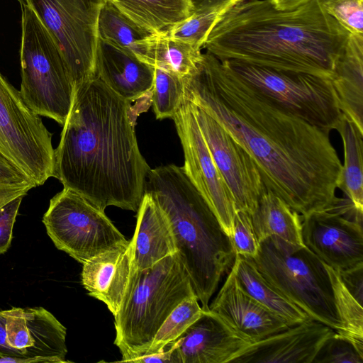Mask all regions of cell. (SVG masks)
Here are the masks:
<instances>
[{
  "instance_id": "14",
  "label": "cell",
  "mask_w": 363,
  "mask_h": 363,
  "mask_svg": "<svg viewBox=\"0 0 363 363\" xmlns=\"http://www.w3.org/2000/svg\"><path fill=\"white\" fill-rule=\"evenodd\" d=\"M191 104L213 161L233 196L236 211L252 215L266 189L256 164L217 121Z\"/></svg>"
},
{
  "instance_id": "31",
  "label": "cell",
  "mask_w": 363,
  "mask_h": 363,
  "mask_svg": "<svg viewBox=\"0 0 363 363\" xmlns=\"http://www.w3.org/2000/svg\"><path fill=\"white\" fill-rule=\"evenodd\" d=\"M150 99L156 118H172L184 101L183 78L159 67H155Z\"/></svg>"
},
{
  "instance_id": "32",
  "label": "cell",
  "mask_w": 363,
  "mask_h": 363,
  "mask_svg": "<svg viewBox=\"0 0 363 363\" xmlns=\"http://www.w3.org/2000/svg\"><path fill=\"white\" fill-rule=\"evenodd\" d=\"M221 11L194 13L165 32V34L169 38L202 49L211 28Z\"/></svg>"
},
{
  "instance_id": "18",
  "label": "cell",
  "mask_w": 363,
  "mask_h": 363,
  "mask_svg": "<svg viewBox=\"0 0 363 363\" xmlns=\"http://www.w3.org/2000/svg\"><path fill=\"white\" fill-rule=\"evenodd\" d=\"M136 269L130 240L84 263L82 284L89 295L104 303L114 316L129 295Z\"/></svg>"
},
{
  "instance_id": "38",
  "label": "cell",
  "mask_w": 363,
  "mask_h": 363,
  "mask_svg": "<svg viewBox=\"0 0 363 363\" xmlns=\"http://www.w3.org/2000/svg\"><path fill=\"white\" fill-rule=\"evenodd\" d=\"M21 184L35 185L23 172L0 153V185Z\"/></svg>"
},
{
  "instance_id": "42",
  "label": "cell",
  "mask_w": 363,
  "mask_h": 363,
  "mask_svg": "<svg viewBox=\"0 0 363 363\" xmlns=\"http://www.w3.org/2000/svg\"><path fill=\"white\" fill-rule=\"evenodd\" d=\"M0 357L26 359L18 350L10 347L6 342V318L0 309ZM28 362L30 361L27 359Z\"/></svg>"
},
{
  "instance_id": "3",
  "label": "cell",
  "mask_w": 363,
  "mask_h": 363,
  "mask_svg": "<svg viewBox=\"0 0 363 363\" xmlns=\"http://www.w3.org/2000/svg\"><path fill=\"white\" fill-rule=\"evenodd\" d=\"M349 34L320 0L292 10L245 0L220 13L203 48L220 61L332 79Z\"/></svg>"
},
{
  "instance_id": "34",
  "label": "cell",
  "mask_w": 363,
  "mask_h": 363,
  "mask_svg": "<svg viewBox=\"0 0 363 363\" xmlns=\"http://www.w3.org/2000/svg\"><path fill=\"white\" fill-rule=\"evenodd\" d=\"M326 11L350 33L363 34V0H320Z\"/></svg>"
},
{
  "instance_id": "23",
  "label": "cell",
  "mask_w": 363,
  "mask_h": 363,
  "mask_svg": "<svg viewBox=\"0 0 363 363\" xmlns=\"http://www.w3.org/2000/svg\"><path fill=\"white\" fill-rule=\"evenodd\" d=\"M251 218L259 242L276 236L294 245H303L299 213L271 190L263 192Z\"/></svg>"
},
{
  "instance_id": "30",
  "label": "cell",
  "mask_w": 363,
  "mask_h": 363,
  "mask_svg": "<svg viewBox=\"0 0 363 363\" xmlns=\"http://www.w3.org/2000/svg\"><path fill=\"white\" fill-rule=\"evenodd\" d=\"M202 312L196 294L184 298L164 320L144 355L157 353L176 341Z\"/></svg>"
},
{
  "instance_id": "37",
  "label": "cell",
  "mask_w": 363,
  "mask_h": 363,
  "mask_svg": "<svg viewBox=\"0 0 363 363\" xmlns=\"http://www.w3.org/2000/svg\"><path fill=\"white\" fill-rule=\"evenodd\" d=\"M338 272V271H337ZM340 279L357 301L362 305L363 301V264L338 272Z\"/></svg>"
},
{
  "instance_id": "43",
  "label": "cell",
  "mask_w": 363,
  "mask_h": 363,
  "mask_svg": "<svg viewBox=\"0 0 363 363\" xmlns=\"http://www.w3.org/2000/svg\"><path fill=\"white\" fill-rule=\"evenodd\" d=\"M274 7L279 10H292L311 0H271Z\"/></svg>"
},
{
  "instance_id": "28",
  "label": "cell",
  "mask_w": 363,
  "mask_h": 363,
  "mask_svg": "<svg viewBox=\"0 0 363 363\" xmlns=\"http://www.w3.org/2000/svg\"><path fill=\"white\" fill-rule=\"evenodd\" d=\"M152 34L133 22L110 2L106 1L99 17V38L137 55L138 43Z\"/></svg>"
},
{
  "instance_id": "8",
  "label": "cell",
  "mask_w": 363,
  "mask_h": 363,
  "mask_svg": "<svg viewBox=\"0 0 363 363\" xmlns=\"http://www.w3.org/2000/svg\"><path fill=\"white\" fill-rule=\"evenodd\" d=\"M245 82L287 111L328 132L342 112L330 79L222 61Z\"/></svg>"
},
{
  "instance_id": "22",
  "label": "cell",
  "mask_w": 363,
  "mask_h": 363,
  "mask_svg": "<svg viewBox=\"0 0 363 363\" xmlns=\"http://www.w3.org/2000/svg\"><path fill=\"white\" fill-rule=\"evenodd\" d=\"M331 82L342 113L363 133V34H349Z\"/></svg>"
},
{
  "instance_id": "19",
  "label": "cell",
  "mask_w": 363,
  "mask_h": 363,
  "mask_svg": "<svg viewBox=\"0 0 363 363\" xmlns=\"http://www.w3.org/2000/svg\"><path fill=\"white\" fill-rule=\"evenodd\" d=\"M174 342L181 363H231L251 345L210 310Z\"/></svg>"
},
{
  "instance_id": "21",
  "label": "cell",
  "mask_w": 363,
  "mask_h": 363,
  "mask_svg": "<svg viewBox=\"0 0 363 363\" xmlns=\"http://www.w3.org/2000/svg\"><path fill=\"white\" fill-rule=\"evenodd\" d=\"M133 242V263L137 269L150 268L177 252L173 229L165 212L147 193L137 211Z\"/></svg>"
},
{
  "instance_id": "6",
  "label": "cell",
  "mask_w": 363,
  "mask_h": 363,
  "mask_svg": "<svg viewBox=\"0 0 363 363\" xmlns=\"http://www.w3.org/2000/svg\"><path fill=\"white\" fill-rule=\"evenodd\" d=\"M248 258L270 286L310 318L342 332L324 263L306 245L271 236L259 242L254 257Z\"/></svg>"
},
{
  "instance_id": "12",
  "label": "cell",
  "mask_w": 363,
  "mask_h": 363,
  "mask_svg": "<svg viewBox=\"0 0 363 363\" xmlns=\"http://www.w3.org/2000/svg\"><path fill=\"white\" fill-rule=\"evenodd\" d=\"M363 212L349 199L302 217L303 243L324 264L340 272L363 264Z\"/></svg>"
},
{
  "instance_id": "26",
  "label": "cell",
  "mask_w": 363,
  "mask_h": 363,
  "mask_svg": "<svg viewBox=\"0 0 363 363\" xmlns=\"http://www.w3.org/2000/svg\"><path fill=\"white\" fill-rule=\"evenodd\" d=\"M232 269L240 286L248 295L291 326L310 318L270 286L248 257L236 255Z\"/></svg>"
},
{
  "instance_id": "33",
  "label": "cell",
  "mask_w": 363,
  "mask_h": 363,
  "mask_svg": "<svg viewBox=\"0 0 363 363\" xmlns=\"http://www.w3.org/2000/svg\"><path fill=\"white\" fill-rule=\"evenodd\" d=\"M362 362L363 354L351 340L336 331L326 339L313 361V363Z\"/></svg>"
},
{
  "instance_id": "35",
  "label": "cell",
  "mask_w": 363,
  "mask_h": 363,
  "mask_svg": "<svg viewBox=\"0 0 363 363\" xmlns=\"http://www.w3.org/2000/svg\"><path fill=\"white\" fill-rule=\"evenodd\" d=\"M230 239L236 255L252 258L257 254L259 242L256 237L250 213L242 211H236Z\"/></svg>"
},
{
  "instance_id": "40",
  "label": "cell",
  "mask_w": 363,
  "mask_h": 363,
  "mask_svg": "<svg viewBox=\"0 0 363 363\" xmlns=\"http://www.w3.org/2000/svg\"><path fill=\"white\" fill-rule=\"evenodd\" d=\"M245 0H191L193 13L226 11L233 5Z\"/></svg>"
},
{
  "instance_id": "10",
  "label": "cell",
  "mask_w": 363,
  "mask_h": 363,
  "mask_svg": "<svg viewBox=\"0 0 363 363\" xmlns=\"http://www.w3.org/2000/svg\"><path fill=\"white\" fill-rule=\"evenodd\" d=\"M0 153L36 186L53 175L52 133L0 72Z\"/></svg>"
},
{
  "instance_id": "7",
  "label": "cell",
  "mask_w": 363,
  "mask_h": 363,
  "mask_svg": "<svg viewBox=\"0 0 363 363\" xmlns=\"http://www.w3.org/2000/svg\"><path fill=\"white\" fill-rule=\"evenodd\" d=\"M21 5L19 90L40 116L63 125L70 111L74 85L59 46L33 9Z\"/></svg>"
},
{
  "instance_id": "4",
  "label": "cell",
  "mask_w": 363,
  "mask_h": 363,
  "mask_svg": "<svg viewBox=\"0 0 363 363\" xmlns=\"http://www.w3.org/2000/svg\"><path fill=\"white\" fill-rule=\"evenodd\" d=\"M145 193L167 214L177 252L189 274L203 311L236 256L230 238L183 167L167 164L150 169Z\"/></svg>"
},
{
  "instance_id": "17",
  "label": "cell",
  "mask_w": 363,
  "mask_h": 363,
  "mask_svg": "<svg viewBox=\"0 0 363 363\" xmlns=\"http://www.w3.org/2000/svg\"><path fill=\"white\" fill-rule=\"evenodd\" d=\"M335 332L309 318L250 345L231 363H313L322 345Z\"/></svg>"
},
{
  "instance_id": "9",
  "label": "cell",
  "mask_w": 363,
  "mask_h": 363,
  "mask_svg": "<svg viewBox=\"0 0 363 363\" xmlns=\"http://www.w3.org/2000/svg\"><path fill=\"white\" fill-rule=\"evenodd\" d=\"M43 223L55 247L82 264L128 240L104 210L65 188L50 199Z\"/></svg>"
},
{
  "instance_id": "1",
  "label": "cell",
  "mask_w": 363,
  "mask_h": 363,
  "mask_svg": "<svg viewBox=\"0 0 363 363\" xmlns=\"http://www.w3.org/2000/svg\"><path fill=\"white\" fill-rule=\"evenodd\" d=\"M183 81L184 99L248 152L267 189L301 217L335 203L342 163L330 132L270 101L208 52Z\"/></svg>"
},
{
  "instance_id": "2",
  "label": "cell",
  "mask_w": 363,
  "mask_h": 363,
  "mask_svg": "<svg viewBox=\"0 0 363 363\" xmlns=\"http://www.w3.org/2000/svg\"><path fill=\"white\" fill-rule=\"evenodd\" d=\"M130 102L95 76L74 88L55 149L52 177L102 210L137 212L150 167L142 155Z\"/></svg>"
},
{
  "instance_id": "27",
  "label": "cell",
  "mask_w": 363,
  "mask_h": 363,
  "mask_svg": "<svg viewBox=\"0 0 363 363\" xmlns=\"http://www.w3.org/2000/svg\"><path fill=\"white\" fill-rule=\"evenodd\" d=\"M335 130L341 137L344 153L337 189L363 212V133L343 113Z\"/></svg>"
},
{
  "instance_id": "36",
  "label": "cell",
  "mask_w": 363,
  "mask_h": 363,
  "mask_svg": "<svg viewBox=\"0 0 363 363\" xmlns=\"http://www.w3.org/2000/svg\"><path fill=\"white\" fill-rule=\"evenodd\" d=\"M24 196L20 195L0 207V254H4L11 246L13 225Z\"/></svg>"
},
{
  "instance_id": "29",
  "label": "cell",
  "mask_w": 363,
  "mask_h": 363,
  "mask_svg": "<svg viewBox=\"0 0 363 363\" xmlns=\"http://www.w3.org/2000/svg\"><path fill=\"white\" fill-rule=\"evenodd\" d=\"M324 265L330 279L336 311L342 325V330L339 333L351 340L363 354L362 305L345 287L338 272Z\"/></svg>"
},
{
  "instance_id": "20",
  "label": "cell",
  "mask_w": 363,
  "mask_h": 363,
  "mask_svg": "<svg viewBox=\"0 0 363 363\" xmlns=\"http://www.w3.org/2000/svg\"><path fill=\"white\" fill-rule=\"evenodd\" d=\"M95 76L123 99L133 102L150 96L155 67L133 52L99 38L95 56Z\"/></svg>"
},
{
  "instance_id": "16",
  "label": "cell",
  "mask_w": 363,
  "mask_h": 363,
  "mask_svg": "<svg viewBox=\"0 0 363 363\" xmlns=\"http://www.w3.org/2000/svg\"><path fill=\"white\" fill-rule=\"evenodd\" d=\"M209 310L251 344L291 327L248 295L240 286L233 269L209 305Z\"/></svg>"
},
{
  "instance_id": "44",
  "label": "cell",
  "mask_w": 363,
  "mask_h": 363,
  "mask_svg": "<svg viewBox=\"0 0 363 363\" xmlns=\"http://www.w3.org/2000/svg\"><path fill=\"white\" fill-rule=\"evenodd\" d=\"M19 1L20 4L23 3L24 1V0H18Z\"/></svg>"
},
{
  "instance_id": "15",
  "label": "cell",
  "mask_w": 363,
  "mask_h": 363,
  "mask_svg": "<svg viewBox=\"0 0 363 363\" xmlns=\"http://www.w3.org/2000/svg\"><path fill=\"white\" fill-rule=\"evenodd\" d=\"M6 342L33 362H67L66 328L43 307L2 310Z\"/></svg>"
},
{
  "instance_id": "39",
  "label": "cell",
  "mask_w": 363,
  "mask_h": 363,
  "mask_svg": "<svg viewBox=\"0 0 363 363\" xmlns=\"http://www.w3.org/2000/svg\"><path fill=\"white\" fill-rule=\"evenodd\" d=\"M136 363H181L175 342L167 345L162 350L145 354L131 361Z\"/></svg>"
},
{
  "instance_id": "24",
  "label": "cell",
  "mask_w": 363,
  "mask_h": 363,
  "mask_svg": "<svg viewBox=\"0 0 363 363\" xmlns=\"http://www.w3.org/2000/svg\"><path fill=\"white\" fill-rule=\"evenodd\" d=\"M145 30L165 33L193 14L191 0H106Z\"/></svg>"
},
{
  "instance_id": "13",
  "label": "cell",
  "mask_w": 363,
  "mask_h": 363,
  "mask_svg": "<svg viewBox=\"0 0 363 363\" xmlns=\"http://www.w3.org/2000/svg\"><path fill=\"white\" fill-rule=\"evenodd\" d=\"M172 119L184 152L183 167L230 238L236 213L233 198L213 161L190 101L184 99Z\"/></svg>"
},
{
  "instance_id": "5",
  "label": "cell",
  "mask_w": 363,
  "mask_h": 363,
  "mask_svg": "<svg viewBox=\"0 0 363 363\" xmlns=\"http://www.w3.org/2000/svg\"><path fill=\"white\" fill-rule=\"evenodd\" d=\"M193 294L189 274L178 252L150 268L136 269L129 295L114 315V344L121 362H131L144 355L170 313Z\"/></svg>"
},
{
  "instance_id": "25",
  "label": "cell",
  "mask_w": 363,
  "mask_h": 363,
  "mask_svg": "<svg viewBox=\"0 0 363 363\" xmlns=\"http://www.w3.org/2000/svg\"><path fill=\"white\" fill-rule=\"evenodd\" d=\"M201 48L173 39L165 33L152 34L138 43L142 61L184 78L191 74L201 58Z\"/></svg>"
},
{
  "instance_id": "41",
  "label": "cell",
  "mask_w": 363,
  "mask_h": 363,
  "mask_svg": "<svg viewBox=\"0 0 363 363\" xmlns=\"http://www.w3.org/2000/svg\"><path fill=\"white\" fill-rule=\"evenodd\" d=\"M33 187V184L0 185V207L20 195H26Z\"/></svg>"
},
{
  "instance_id": "11",
  "label": "cell",
  "mask_w": 363,
  "mask_h": 363,
  "mask_svg": "<svg viewBox=\"0 0 363 363\" xmlns=\"http://www.w3.org/2000/svg\"><path fill=\"white\" fill-rule=\"evenodd\" d=\"M55 39L74 88L95 77L98 21L106 0H24Z\"/></svg>"
}]
</instances>
